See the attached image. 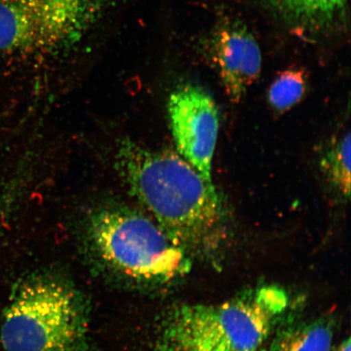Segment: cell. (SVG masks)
<instances>
[{"mask_svg":"<svg viewBox=\"0 0 351 351\" xmlns=\"http://www.w3.org/2000/svg\"><path fill=\"white\" fill-rule=\"evenodd\" d=\"M118 172L131 195L189 258L217 261L229 237V216L215 188L178 152L122 143Z\"/></svg>","mask_w":351,"mask_h":351,"instance_id":"1","label":"cell"},{"mask_svg":"<svg viewBox=\"0 0 351 351\" xmlns=\"http://www.w3.org/2000/svg\"><path fill=\"white\" fill-rule=\"evenodd\" d=\"M112 0H0V56L51 53L84 36Z\"/></svg>","mask_w":351,"mask_h":351,"instance_id":"5","label":"cell"},{"mask_svg":"<svg viewBox=\"0 0 351 351\" xmlns=\"http://www.w3.org/2000/svg\"><path fill=\"white\" fill-rule=\"evenodd\" d=\"M169 114L178 153L206 181L213 183V160L219 129L213 98L199 86H180L170 95Z\"/></svg>","mask_w":351,"mask_h":351,"instance_id":"6","label":"cell"},{"mask_svg":"<svg viewBox=\"0 0 351 351\" xmlns=\"http://www.w3.org/2000/svg\"><path fill=\"white\" fill-rule=\"evenodd\" d=\"M95 252L115 273L143 283H164L185 273L189 256L152 219L136 210L109 208L92 216Z\"/></svg>","mask_w":351,"mask_h":351,"instance_id":"4","label":"cell"},{"mask_svg":"<svg viewBox=\"0 0 351 351\" xmlns=\"http://www.w3.org/2000/svg\"><path fill=\"white\" fill-rule=\"evenodd\" d=\"M214 58L228 98L238 104L260 76L262 55L253 35L241 26H228L214 40Z\"/></svg>","mask_w":351,"mask_h":351,"instance_id":"7","label":"cell"},{"mask_svg":"<svg viewBox=\"0 0 351 351\" xmlns=\"http://www.w3.org/2000/svg\"><path fill=\"white\" fill-rule=\"evenodd\" d=\"M306 78L304 72L291 69L280 73L269 90L267 99L274 111L282 113L295 106L304 97Z\"/></svg>","mask_w":351,"mask_h":351,"instance_id":"10","label":"cell"},{"mask_svg":"<svg viewBox=\"0 0 351 351\" xmlns=\"http://www.w3.org/2000/svg\"><path fill=\"white\" fill-rule=\"evenodd\" d=\"M284 12L305 24L326 23L344 10L346 0H278Z\"/></svg>","mask_w":351,"mask_h":351,"instance_id":"11","label":"cell"},{"mask_svg":"<svg viewBox=\"0 0 351 351\" xmlns=\"http://www.w3.org/2000/svg\"><path fill=\"white\" fill-rule=\"evenodd\" d=\"M350 138L348 131L336 138L322 160L328 182L344 199L350 195Z\"/></svg>","mask_w":351,"mask_h":351,"instance_id":"9","label":"cell"},{"mask_svg":"<svg viewBox=\"0 0 351 351\" xmlns=\"http://www.w3.org/2000/svg\"><path fill=\"white\" fill-rule=\"evenodd\" d=\"M0 339L5 351H93L81 293L51 275L30 276L15 285Z\"/></svg>","mask_w":351,"mask_h":351,"instance_id":"2","label":"cell"},{"mask_svg":"<svg viewBox=\"0 0 351 351\" xmlns=\"http://www.w3.org/2000/svg\"><path fill=\"white\" fill-rule=\"evenodd\" d=\"M332 341L331 324L319 319L284 332L274 351H331Z\"/></svg>","mask_w":351,"mask_h":351,"instance_id":"8","label":"cell"},{"mask_svg":"<svg viewBox=\"0 0 351 351\" xmlns=\"http://www.w3.org/2000/svg\"><path fill=\"white\" fill-rule=\"evenodd\" d=\"M157 351H191L183 346H180L175 342L165 339V337L160 336L158 341Z\"/></svg>","mask_w":351,"mask_h":351,"instance_id":"12","label":"cell"},{"mask_svg":"<svg viewBox=\"0 0 351 351\" xmlns=\"http://www.w3.org/2000/svg\"><path fill=\"white\" fill-rule=\"evenodd\" d=\"M287 306L285 293L265 287L219 305H184L160 335L191 351H260Z\"/></svg>","mask_w":351,"mask_h":351,"instance_id":"3","label":"cell"},{"mask_svg":"<svg viewBox=\"0 0 351 351\" xmlns=\"http://www.w3.org/2000/svg\"><path fill=\"white\" fill-rule=\"evenodd\" d=\"M335 351H351V343L350 337H348V339H346L343 341H342L339 346V348H337Z\"/></svg>","mask_w":351,"mask_h":351,"instance_id":"13","label":"cell"}]
</instances>
